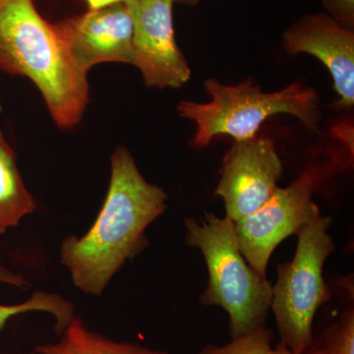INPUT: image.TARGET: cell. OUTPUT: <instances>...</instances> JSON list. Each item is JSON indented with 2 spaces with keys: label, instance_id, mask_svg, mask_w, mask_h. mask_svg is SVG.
Instances as JSON below:
<instances>
[{
  "label": "cell",
  "instance_id": "cell-1",
  "mask_svg": "<svg viewBox=\"0 0 354 354\" xmlns=\"http://www.w3.org/2000/svg\"><path fill=\"white\" fill-rule=\"evenodd\" d=\"M111 164L108 194L95 223L83 236L66 237L60 248L73 285L94 297L145 248L147 228L167 208V193L144 178L127 149H115Z\"/></svg>",
  "mask_w": 354,
  "mask_h": 354
},
{
  "label": "cell",
  "instance_id": "cell-2",
  "mask_svg": "<svg viewBox=\"0 0 354 354\" xmlns=\"http://www.w3.org/2000/svg\"><path fill=\"white\" fill-rule=\"evenodd\" d=\"M0 69L29 78L58 127L70 129L82 120L90 102L87 76L32 0H0Z\"/></svg>",
  "mask_w": 354,
  "mask_h": 354
},
{
  "label": "cell",
  "instance_id": "cell-3",
  "mask_svg": "<svg viewBox=\"0 0 354 354\" xmlns=\"http://www.w3.org/2000/svg\"><path fill=\"white\" fill-rule=\"evenodd\" d=\"M211 95L207 104L181 101L177 111L196 124L192 145L205 148L216 137L225 135L235 141L257 136L266 120L277 114L295 116L310 131H317L321 120L320 100L314 88L293 83L276 92H263L251 79L225 85L216 79L205 82Z\"/></svg>",
  "mask_w": 354,
  "mask_h": 354
},
{
  "label": "cell",
  "instance_id": "cell-4",
  "mask_svg": "<svg viewBox=\"0 0 354 354\" xmlns=\"http://www.w3.org/2000/svg\"><path fill=\"white\" fill-rule=\"evenodd\" d=\"M185 227L186 242L201 250L208 269V286L200 297L201 304L227 312L232 339L265 326L272 286L242 255L234 221L206 213L201 223L194 218L185 220Z\"/></svg>",
  "mask_w": 354,
  "mask_h": 354
},
{
  "label": "cell",
  "instance_id": "cell-5",
  "mask_svg": "<svg viewBox=\"0 0 354 354\" xmlns=\"http://www.w3.org/2000/svg\"><path fill=\"white\" fill-rule=\"evenodd\" d=\"M332 223L330 216H319L301 227L297 252L290 262L278 266V279L272 286L271 308L281 342L297 353L311 346L314 317L330 298L323 267L335 249L328 232Z\"/></svg>",
  "mask_w": 354,
  "mask_h": 354
},
{
  "label": "cell",
  "instance_id": "cell-6",
  "mask_svg": "<svg viewBox=\"0 0 354 354\" xmlns=\"http://www.w3.org/2000/svg\"><path fill=\"white\" fill-rule=\"evenodd\" d=\"M333 164L314 165L288 187L278 188L271 199L255 213L235 221L237 243L249 266L263 279L268 263L281 242L321 216L313 200Z\"/></svg>",
  "mask_w": 354,
  "mask_h": 354
},
{
  "label": "cell",
  "instance_id": "cell-7",
  "mask_svg": "<svg viewBox=\"0 0 354 354\" xmlns=\"http://www.w3.org/2000/svg\"><path fill=\"white\" fill-rule=\"evenodd\" d=\"M283 162L267 137L234 141L223 158L215 195L225 203L227 218L241 220L258 211L278 189Z\"/></svg>",
  "mask_w": 354,
  "mask_h": 354
},
{
  "label": "cell",
  "instance_id": "cell-8",
  "mask_svg": "<svg viewBox=\"0 0 354 354\" xmlns=\"http://www.w3.org/2000/svg\"><path fill=\"white\" fill-rule=\"evenodd\" d=\"M174 0H127L133 23V65L147 87H183L191 69L176 41L172 18Z\"/></svg>",
  "mask_w": 354,
  "mask_h": 354
},
{
  "label": "cell",
  "instance_id": "cell-9",
  "mask_svg": "<svg viewBox=\"0 0 354 354\" xmlns=\"http://www.w3.org/2000/svg\"><path fill=\"white\" fill-rule=\"evenodd\" d=\"M55 25L72 62L83 75L104 62L133 65V23L127 4L88 10Z\"/></svg>",
  "mask_w": 354,
  "mask_h": 354
},
{
  "label": "cell",
  "instance_id": "cell-10",
  "mask_svg": "<svg viewBox=\"0 0 354 354\" xmlns=\"http://www.w3.org/2000/svg\"><path fill=\"white\" fill-rule=\"evenodd\" d=\"M283 46L290 55L307 53L329 70L339 95L337 106L354 104V32L327 13L309 14L283 32Z\"/></svg>",
  "mask_w": 354,
  "mask_h": 354
},
{
  "label": "cell",
  "instance_id": "cell-11",
  "mask_svg": "<svg viewBox=\"0 0 354 354\" xmlns=\"http://www.w3.org/2000/svg\"><path fill=\"white\" fill-rule=\"evenodd\" d=\"M37 203L26 188L16 164V153L0 131V234L19 225L37 211Z\"/></svg>",
  "mask_w": 354,
  "mask_h": 354
},
{
  "label": "cell",
  "instance_id": "cell-12",
  "mask_svg": "<svg viewBox=\"0 0 354 354\" xmlns=\"http://www.w3.org/2000/svg\"><path fill=\"white\" fill-rule=\"evenodd\" d=\"M55 344H41L36 354H169L127 342H116L88 329L82 319L74 317Z\"/></svg>",
  "mask_w": 354,
  "mask_h": 354
},
{
  "label": "cell",
  "instance_id": "cell-13",
  "mask_svg": "<svg viewBox=\"0 0 354 354\" xmlns=\"http://www.w3.org/2000/svg\"><path fill=\"white\" fill-rule=\"evenodd\" d=\"M0 283L26 288L29 286L27 279L20 274L7 269L0 263ZM74 304L60 295L39 290L31 298L23 304L14 305L0 304V330L6 327L7 322L13 317L28 312L41 311L50 313L55 320V330L60 335L66 326L71 322L74 315Z\"/></svg>",
  "mask_w": 354,
  "mask_h": 354
},
{
  "label": "cell",
  "instance_id": "cell-14",
  "mask_svg": "<svg viewBox=\"0 0 354 354\" xmlns=\"http://www.w3.org/2000/svg\"><path fill=\"white\" fill-rule=\"evenodd\" d=\"M274 334L266 326L249 334L234 337L225 346H208L197 354H324L321 348L304 353H297L279 344L276 348L272 346Z\"/></svg>",
  "mask_w": 354,
  "mask_h": 354
},
{
  "label": "cell",
  "instance_id": "cell-15",
  "mask_svg": "<svg viewBox=\"0 0 354 354\" xmlns=\"http://www.w3.org/2000/svg\"><path fill=\"white\" fill-rule=\"evenodd\" d=\"M324 354H354V311L346 310L325 335Z\"/></svg>",
  "mask_w": 354,
  "mask_h": 354
},
{
  "label": "cell",
  "instance_id": "cell-16",
  "mask_svg": "<svg viewBox=\"0 0 354 354\" xmlns=\"http://www.w3.org/2000/svg\"><path fill=\"white\" fill-rule=\"evenodd\" d=\"M327 14L342 25L353 29L354 0H321Z\"/></svg>",
  "mask_w": 354,
  "mask_h": 354
},
{
  "label": "cell",
  "instance_id": "cell-17",
  "mask_svg": "<svg viewBox=\"0 0 354 354\" xmlns=\"http://www.w3.org/2000/svg\"><path fill=\"white\" fill-rule=\"evenodd\" d=\"M88 6V10L104 8L118 3H125L127 0H84Z\"/></svg>",
  "mask_w": 354,
  "mask_h": 354
},
{
  "label": "cell",
  "instance_id": "cell-18",
  "mask_svg": "<svg viewBox=\"0 0 354 354\" xmlns=\"http://www.w3.org/2000/svg\"><path fill=\"white\" fill-rule=\"evenodd\" d=\"M200 0H174V2H177L179 4H183V6H195L199 3Z\"/></svg>",
  "mask_w": 354,
  "mask_h": 354
},
{
  "label": "cell",
  "instance_id": "cell-19",
  "mask_svg": "<svg viewBox=\"0 0 354 354\" xmlns=\"http://www.w3.org/2000/svg\"><path fill=\"white\" fill-rule=\"evenodd\" d=\"M2 111V106H1V102H0V113H1Z\"/></svg>",
  "mask_w": 354,
  "mask_h": 354
}]
</instances>
